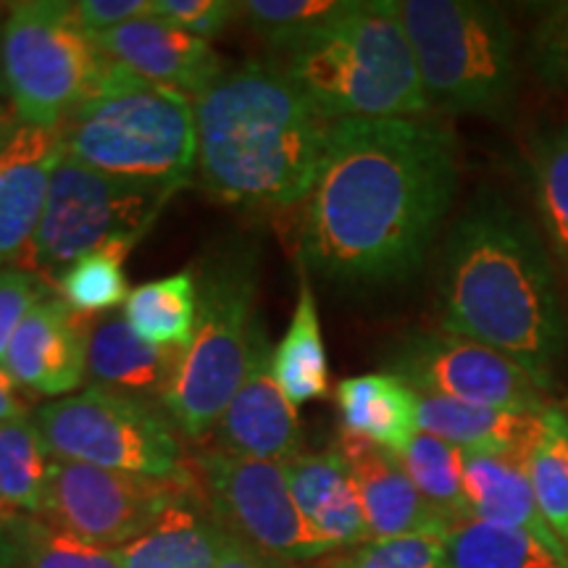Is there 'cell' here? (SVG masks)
Returning <instances> with one entry per match:
<instances>
[{
    "instance_id": "9a60e30c",
    "label": "cell",
    "mask_w": 568,
    "mask_h": 568,
    "mask_svg": "<svg viewBox=\"0 0 568 568\" xmlns=\"http://www.w3.org/2000/svg\"><path fill=\"white\" fill-rule=\"evenodd\" d=\"M92 318L71 311L61 295H48L13 332L3 366L21 389L40 397H69L88 376Z\"/></svg>"
},
{
    "instance_id": "603a6c76",
    "label": "cell",
    "mask_w": 568,
    "mask_h": 568,
    "mask_svg": "<svg viewBox=\"0 0 568 568\" xmlns=\"http://www.w3.org/2000/svg\"><path fill=\"white\" fill-rule=\"evenodd\" d=\"M343 432L403 453L418 432L416 389L389 372L361 374L337 385Z\"/></svg>"
},
{
    "instance_id": "8992f818",
    "label": "cell",
    "mask_w": 568,
    "mask_h": 568,
    "mask_svg": "<svg viewBox=\"0 0 568 568\" xmlns=\"http://www.w3.org/2000/svg\"><path fill=\"white\" fill-rule=\"evenodd\" d=\"M63 153L95 172L182 190L197 166L193 101L111 61L98 92L59 126Z\"/></svg>"
},
{
    "instance_id": "5bb4252c",
    "label": "cell",
    "mask_w": 568,
    "mask_h": 568,
    "mask_svg": "<svg viewBox=\"0 0 568 568\" xmlns=\"http://www.w3.org/2000/svg\"><path fill=\"white\" fill-rule=\"evenodd\" d=\"M274 347L255 318L245 379L216 424V439L237 456L290 460L301 453V418L274 374Z\"/></svg>"
},
{
    "instance_id": "e575fe53",
    "label": "cell",
    "mask_w": 568,
    "mask_h": 568,
    "mask_svg": "<svg viewBox=\"0 0 568 568\" xmlns=\"http://www.w3.org/2000/svg\"><path fill=\"white\" fill-rule=\"evenodd\" d=\"M21 568H122L119 552L67 535L42 518H32Z\"/></svg>"
},
{
    "instance_id": "7402d4cb",
    "label": "cell",
    "mask_w": 568,
    "mask_h": 568,
    "mask_svg": "<svg viewBox=\"0 0 568 568\" xmlns=\"http://www.w3.org/2000/svg\"><path fill=\"white\" fill-rule=\"evenodd\" d=\"M466 500L474 518L558 539L539 514L527 474V453L466 450Z\"/></svg>"
},
{
    "instance_id": "74e56055",
    "label": "cell",
    "mask_w": 568,
    "mask_h": 568,
    "mask_svg": "<svg viewBox=\"0 0 568 568\" xmlns=\"http://www.w3.org/2000/svg\"><path fill=\"white\" fill-rule=\"evenodd\" d=\"M151 13L211 42L230 27L240 9L230 0H151Z\"/></svg>"
},
{
    "instance_id": "d6986e66",
    "label": "cell",
    "mask_w": 568,
    "mask_h": 568,
    "mask_svg": "<svg viewBox=\"0 0 568 568\" xmlns=\"http://www.w3.org/2000/svg\"><path fill=\"white\" fill-rule=\"evenodd\" d=\"M232 542L197 481L145 535L116 552L122 568H216Z\"/></svg>"
},
{
    "instance_id": "ba28073f",
    "label": "cell",
    "mask_w": 568,
    "mask_h": 568,
    "mask_svg": "<svg viewBox=\"0 0 568 568\" xmlns=\"http://www.w3.org/2000/svg\"><path fill=\"white\" fill-rule=\"evenodd\" d=\"M111 69L69 0L11 3L3 27V82L21 126L59 130Z\"/></svg>"
},
{
    "instance_id": "836d02e7",
    "label": "cell",
    "mask_w": 568,
    "mask_h": 568,
    "mask_svg": "<svg viewBox=\"0 0 568 568\" xmlns=\"http://www.w3.org/2000/svg\"><path fill=\"white\" fill-rule=\"evenodd\" d=\"M527 67L539 88L568 95V0L537 6L527 40Z\"/></svg>"
},
{
    "instance_id": "4fadbf2b",
    "label": "cell",
    "mask_w": 568,
    "mask_h": 568,
    "mask_svg": "<svg viewBox=\"0 0 568 568\" xmlns=\"http://www.w3.org/2000/svg\"><path fill=\"white\" fill-rule=\"evenodd\" d=\"M387 372L416 393L468 406L537 416L550 406L545 389L508 355L450 332H410L389 347Z\"/></svg>"
},
{
    "instance_id": "f546056e",
    "label": "cell",
    "mask_w": 568,
    "mask_h": 568,
    "mask_svg": "<svg viewBox=\"0 0 568 568\" xmlns=\"http://www.w3.org/2000/svg\"><path fill=\"white\" fill-rule=\"evenodd\" d=\"M53 456L34 418L0 424V500L19 514L42 518Z\"/></svg>"
},
{
    "instance_id": "1f68e13d",
    "label": "cell",
    "mask_w": 568,
    "mask_h": 568,
    "mask_svg": "<svg viewBox=\"0 0 568 568\" xmlns=\"http://www.w3.org/2000/svg\"><path fill=\"white\" fill-rule=\"evenodd\" d=\"M134 245L138 243L132 240H116L69 266L55 282L69 308L80 316L95 318L126 303L130 293H126L124 261Z\"/></svg>"
},
{
    "instance_id": "d4e9b609",
    "label": "cell",
    "mask_w": 568,
    "mask_h": 568,
    "mask_svg": "<svg viewBox=\"0 0 568 568\" xmlns=\"http://www.w3.org/2000/svg\"><path fill=\"white\" fill-rule=\"evenodd\" d=\"M443 568H568V552L558 539L468 516L447 529Z\"/></svg>"
},
{
    "instance_id": "8d00e7d4",
    "label": "cell",
    "mask_w": 568,
    "mask_h": 568,
    "mask_svg": "<svg viewBox=\"0 0 568 568\" xmlns=\"http://www.w3.org/2000/svg\"><path fill=\"white\" fill-rule=\"evenodd\" d=\"M48 295H51V287L38 274L24 272V268H0V364L9 351L13 332Z\"/></svg>"
},
{
    "instance_id": "44dd1931",
    "label": "cell",
    "mask_w": 568,
    "mask_h": 568,
    "mask_svg": "<svg viewBox=\"0 0 568 568\" xmlns=\"http://www.w3.org/2000/svg\"><path fill=\"white\" fill-rule=\"evenodd\" d=\"M284 466L297 508L332 548H361L372 542L358 489L337 447L326 453H297L284 460Z\"/></svg>"
},
{
    "instance_id": "cb8c5ba5",
    "label": "cell",
    "mask_w": 568,
    "mask_h": 568,
    "mask_svg": "<svg viewBox=\"0 0 568 568\" xmlns=\"http://www.w3.org/2000/svg\"><path fill=\"white\" fill-rule=\"evenodd\" d=\"M416 400L418 429L447 439L460 450L527 453L539 418V414L529 416L514 414V410L468 406L453 397L429 393H416Z\"/></svg>"
},
{
    "instance_id": "7bdbcfd3",
    "label": "cell",
    "mask_w": 568,
    "mask_h": 568,
    "mask_svg": "<svg viewBox=\"0 0 568 568\" xmlns=\"http://www.w3.org/2000/svg\"><path fill=\"white\" fill-rule=\"evenodd\" d=\"M21 130L17 113H13L11 103L6 98H0V153L9 148V142L17 138V132Z\"/></svg>"
},
{
    "instance_id": "d6a6232c",
    "label": "cell",
    "mask_w": 568,
    "mask_h": 568,
    "mask_svg": "<svg viewBox=\"0 0 568 568\" xmlns=\"http://www.w3.org/2000/svg\"><path fill=\"white\" fill-rule=\"evenodd\" d=\"M347 3L351 0H245L237 9L264 45L293 53L335 21Z\"/></svg>"
},
{
    "instance_id": "277c9868",
    "label": "cell",
    "mask_w": 568,
    "mask_h": 568,
    "mask_svg": "<svg viewBox=\"0 0 568 568\" xmlns=\"http://www.w3.org/2000/svg\"><path fill=\"white\" fill-rule=\"evenodd\" d=\"M326 122L429 116L395 0H351L284 69Z\"/></svg>"
},
{
    "instance_id": "ffe728a7",
    "label": "cell",
    "mask_w": 568,
    "mask_h": 568,
    "mask_svg": "<svg viewBox=\"0 0 568 568\" xmlns=\"http://www.w3.org/2000/svg\"><path fill=\"white\" fill-rule=\"evenodd\" d=\"M184 351L145 343L124 316L92 324L88 376L95 387L116 389L161 406L180 372Z\"/></svg>"
},
{
    "instance_id": "484cf974",
    "label": "cell",
    "mask_w": 568,
    "mask_h": 568,
    "mask_svg": "<svg viewBox=\"0 0 568 568\" xmlns=\"http://www.w3.org/2000/svg\"><path fill=\"white\" fill-rule=\"evenodd\" d=\"M274 374L284 395L293 406L318 400L329 395V361L322 337L316 295L308 282V272L301 266V290H297L295 314L290 318L282 343L274 347Z\"/></svg>"
},
{
    "instance_id": "4316f807",
    "label": "cell",
    "mask_w": 568,
    "mask_h": 568,
    "mask_svg": "<svg viewBox=\"0 0 568 568\" xmlns=\"http://www.w3.org/2000/svg\"><path fill=\"white\" fill-rule=\"evenodd\" d=\"M124 318L145 343L187 351L197 324V282L193 268L134 287L124 303Z\"/></svg>"
},
{
    "instance_id": "f6af8a7d",
    "label": "cell",
    "mask_w": 568,
    "mask_h": 568,
    "mask_svg": "<svg viewBox=\"0 0 568 568\" xmlns=\"http://www.w3.org/2000/svg\"><path fill=\"white\" fill-rule=\"evenodd\" d=\"M287 568H295V566H287Z\"/></svg>"
},
{
    "instance_id": "83f0119b",
    "label": "cell",
    "mask_w": 568,
    "mask_h": 568,
    "mask_svg": "<svg viewBox=\"0 0 568 568\" xmlns=\"http://www.w3.org/2000/svg\"><path fill=\"white\" fill-rule=\"evenodd\" d=\"M527 169L548 247L568 276V122L539 130L529 140Z\"/></svg>"
},
{
    "instance_id": "3957f363",
    "label": "cell",
    "mask_w": 568,
    "mask_h": 568,
    "mask_svg": "<svg viewBox=\"0 0 568 568\" xmlns=\"http://www.w3.org/2000/svg\"><path fill=\"white\" fill-rule=\"evenodd\" d=\"M193 109L197 180L213 201L282 211L308 197L332 122L287 71L261 61L224 69Z\"/></svg>"
},
{
    "instance_id": "e0dca14e",
    "label": "cell",
    "mask_w": 568,
    "mask_h": 568,
    "mask_svg": "<svg viewBox=\"0 0 568 568\" xmlns=\"http://www.w3.org/2000/svg\"><path fill=\"white\" fill-rule=\"evenodd\" d=\"M347 471L358 489L361 506L372 539H393L406 535L445 537L450 524L437 514L410 481L397 453L343 432L337 443Z\"/></svg>"
},
{
    "instance_id": "52a82bcc",
    "label": "cell",
    "mask_w": 568,
    "mask_h": 568,
    "mask_svg": "<svg viewBox=\"0 0 568 568\" xmlns=\"http://www.w3.org/2000/svg\"><path fill=\"white\" fill-rule=\"evenodd\" d=\"M197 282V324L193 345L182 355L163 414L187 439L216 429L245 379L255 324L258 251L247 240H226L193 266Z\"/></svg>"
},
{
    "instance_id": "4dcf8cb0",
    "label": "cell",
    "mask_w": 568,
    "mask_h": 568,
    "mask_svg": "<svg viewBox=\"0 0 568 568\" xmlns=\"http://www.w3.org/2000/svg\"><path fill=\"white\" fill-rule=\"evenodd\" d=\"M397 456H400L410 481L424 495V500L450 527L471 516L464 485L466 450L418 429L414 439L406 445V450L397 453Z\"/></svg>"
},
{
    "instance_id": "7a4b0ae2",
    "label": "cell",
    "mask_w": 568,
    "mask_h": 568,
    "mask_svg": "<svg viewBox=\"0 0 568 568\" xmlns=\"http://www.w3.org/2000/svg\"><path fill=\"white\" fill-rule=\"evenodd\" d=\"M439 329L514 358L548 393L568 353L556 272L535 224L500 193L471 197L445 237Z\"/></svg>"
},
{
    "instance_id": "9c48e42d",
    "label": "cell",
    "mask_w": 568,
    "mask_h": 568,
    "mask_svg": "<svg viewBox=\"0 0 568 568\" xmlns=\"http://www.w3.org/2000/svg\"><path fill=\"white\" fill-rule=\"evenodd\" d=\"M176 190L95 172L63 153L51 176L45 209L24 272L48 287L84 255L116 240L140 243Z\"/></svg>"
},
{
    "instance_id": "5b68a950",
    "label": "cell",
    "mask_w": 568,
    "mask_h": 568,
    "mask_svg": "<svg viewBox=\"0 0 568 568\" xmlns=\"http://www.w3.org/2000/svg\"><path fill=\"white\" fill-rule=\"evenodd\" d=\"M432 113L514 119L521 82L508 13L481 0H395Z\"/></svg>"
},
{
    "instance_id": "30bf717a",
    "label": "cell",
    "mask_w": 568,
    "mask_h": 568,
    "mask_svg": "<svg viewBox=\"0 0 568 568\" xmlns=\"http://www.w3.org/2000/svg\"><path fill=\"white\" fill-rule=\"evenodd\" d=\"M48 450L59 460H77L169 479L184 471L174 424L155 403L90 385L82 393L45 403L34 410Z\"/></svg>"
},
{
    "instance_id": "ac0fdd59",
    "label": "cell",
    "mask_w": 568,
    "mask_h": 568,
    "mask_svg": "<svg viewBox=\"0 0 568 568\" xmlns=\"http://www.w3.org/2000/svg\"><path fill=\"white\" fill-rule=\"evenodd\" d=\"M61 155L59 130L32 126H21L9 148L0 153V266H27Z\"/></svg>"
},
{
    "instance_id": "2e32d148",
    "label": "cell",
    "mask_w": 568,
    "mask_h": 568,
    "mask_svg": "<svg viewBox=\"0 0 568 568\" xmlns=\"http://www.w3.org/2000/svg\"><path fill=\"white\" fill-rule=\"evenodd\" d=\"M95 42L111 61L122 63L134 77L187 101H195L224 71L209 40L195 38L153 13L98 34Z\"/></svg>"
},
{
    "instance_id": "d590c367",
    "label": "cell",
    "mask_w": 568,
    "mask_h": 568,
    "mask_svg": "<svg viewBox=\"0 0 568 568\" xmlns=\"http://www.w3.org/2000/svg\"><path fill=\"white\" fill-rule=\"evenodd\" d=\"M445 537L406 535L372 539L345 558L332 560L329 568H443Z\"/></svg>"
},
{
    "instance_id": "60d3db41",
    "label": "cell",
    "mask_w": 568,
    "mask_h": 568,
    "mask_svg": "<svg viewBox=\"0 0 568 568\" xmlns=\"http://www.w3.org/2000/svg\"><path fill=\"white\" fill-rule=\"evenodd\" d=\"M27 418H30V400L19 382L0 364V424L27 422Z\"/></svg>"
},
{
    "instance_id": "7c38bea8",
    "label": "cell",
    "mask_w": 568,
    "mask_h": 568,
    "mask_svg": "<svg viewBox=\"0 0 568 568\" xmlns=\"http://www.w3.org/2000/svg\"><path fill=\"white\" fill-rule=\"evenodd\" d=\"M197 487L193 464L169 479L53 458L42 521L98 548L119 550L145 535Z\"/></svg>"
},
{
    "instance_id": "f1b7e54d",
    "label": "cell",
    "mask_w": 568,
    "mask_h": 568,
    "mask_svg": "<svg viewBox=\"0 0 568 568\" xmlns=\"http://www.w3.org/2000/svg\"><path fill=\"white\" fill-rule=\"evenodd\" d=\"M527 474L545 524L568 552V410L550 403L527 447Z\"/></svg>"
},
{
    "instance_id": "f35d334b",
    "label": "cell",
    "mask_w": 568,
    "mask_h": 568,
    "mask_svg": "<svg viewBox=\"0 0 568 568\" xmlns=\"http://www.w3.org/2000/svg\"><path fill=\"white\" fill-rule=\"evenodd\" d=\"M148 13H151V0H77V17L92 38Z\"/></svg>"
},
{
    "instance_id": "ee69618b",
    "label": "cell",
    "mask_w": 568,
    "mask_h": 568,
    "mask_svg": "<svg viewBox=\"0 0 568 568\" xmlns=\"http://www.w3.org/2000/svg\"><path fill=\"white\" fill-rule=\"evenodd\" d=\"M6 11H9V6H0V98H6V82H3V27H6Z\"/></svg>"
},
{
    "instance_id": "ab89813d",
    "label": "cell",
    "mask_w": 568,
    "mask_h": 568,
    "mask_svg": "<svg viewBox=\"0 0 568 568\" xmlns=\"http://www.w3.org/2000/svg\"><path fill=\"white\" fill-rule=\"evenodd\" d=\"M30 521L32 516L19 514L0 500V568H21Z\"/></svg>"
},
{
    "instance_id": "8fae6325",
    "label": "cell",
    "mask_w": 568,
    "mask_h": 568,
    "mask_svg": "<svg viewBox=\"0 0 568 568\" xmlns=\"http://www.w3.org/2000/svg\"><path fill=\"white\" fill-rule=\"evenodd\" d=\"M205 503L234 539L282 566L335 552L311 527L290 489L284 460L201 450L190 460Z\"/></svg>"
},
{
    "instance_id": "b9f144b4",
    "label": "cell",
    "mask_w": 568,
    "mask_h": 568,
    "mask_svg": "<svg viewBox=\"0 0 568 568\" xmlns=\"http://www.w3.org/2000/svg\"><path fill=\"white\" fill-rule=\"evenodd\" d=\"M216 568H287V566L276 564V560L261 556L258 550L247 548V545L240 542V539H234V542L230 545V550L224 552L222 564H219Z\"/></svg>"
},
{
    "instance_id": "6da1fadb",
    "label": "cell",
    "mask_w": 568,
    "mask_h": 568,
    "mask_svg": "<svg viewBox=\"0 0 568 568\" xmlns=\"http://www.w3.org/2000/svg\"><path fill=\"white\" fill-rule=\"evenodd\" d=\"M458 172L456 134L429 116L332 124L305 197L301 266L345 293L414 280L456 201Z\"/></svg>"
}]
</instances>
